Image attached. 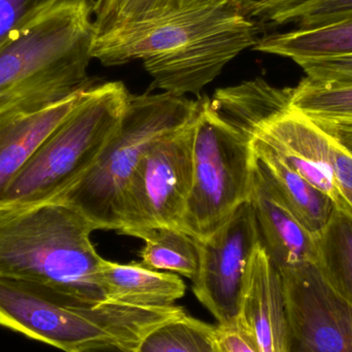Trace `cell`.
<instances>
[{
    "label": "cell",
    "instance_id": "6da1fadb",
    "mask_svg": "<svg viewBox=\"0 0 352 352\" xmlns=\"http://www.w3.org/2000/svg\"><path fill=\"white\" fill-rule=\"evenodd\" d=\"M266 28L223 0H201L95 37L93 59L104 66L142 61L150 91L177 96L201 91L234 58L254 49Z\"/></svg>",
    "mask_w": 352,
    "mask_h": 352
},
{
    "label": "cell",
    "instance_id": "7a4b0ae2",
    "mask_svg": "<svg viewBox=\"0 0 352 352\" xmlns=\"http://www.w3.org/2000/svg\"><path fill=\"white\" fill-rule=\"evenodd\" d=\"M93 10L94 0H55L10 33L0 45V111L61 100L94 84Z\"/></svg>",
    "mask_w": 352,
    "mask_h": 352
},
{
    "label": "cell",
    "instance_id": "3957f363",
    "mask_svg": "<svg viewBox=\"0 0 352 352\" xmlns=\"http://www.w3.org/2000/svg\"><path fill=\"white\" fill-rule=\"evenodd\" d=\"M96 230L63 203L0 209V276L107 301L100 279L105 260L91 240Z\"/></svg>",
    "mask_w": 352,
    "mask_h": 352
},
{
    "label": "cell",
    "instance_id": "277c9868",
    "mask_svg": "<svg viewBox=\"0 0 352 352\" xmlns=\"http://www.w3.org/2000/svg\"><path fill=\"white\" fill-rule=\"evenodd\" d=\"M184 314L176 305L87 301L47 285L0 276V326L66 352L100 344L134 349L155 327Z\"/></svg>",
    "mask_w": 352,
    "mask_h": 352
},
{
    "label": "cell",
    "instance_id": "5b68a950",
    "mask_svg": "<svg viewBox=\"0 0 352 352\" xmlns=\"http://www.w3.org/2000/svg\"><path fill=\"white\" fill-rule=\"evenodd\" d=\"M130 93L122 82L91 85L0 199V209L55 201L92 166L117 129Z\"/></svg>",
    "mask_w": 352,
    "mask_h": 352
},
{
    "label": "cell",
    "instance_id": "8992f818",
    "mask_svg": "<svg viewBox=\"0 0 352 352\" xmlns=\"http://www.w3.org/2000/svg\"><path fill=\"white\" fill-rule=\"evenodd\" d=\"M198 99L170 93L130 94L121 122L92 166L52 202L82 213L97 230H119L122 195L146 151L192 119Z\"/></svg>",
    "mask_w": 352,
    "mask_h": 352
},
{
    "label": "cell",
    "instance_id": "52a82bcc",
    "mask_svg": "<svg viewBox=\"0 0 352 352\" xmlns=\"http://www.w3.org/2000/svg\"><path fill=\"white\" fill-rule=\"evenodd\" d=\"M256 154L252 138L199 97L190 198L179 229L207 239L250 198Z\"/></svg>",
    "mask_w": 352,
    "mask_h": 352
},
{
    "label": "cell",
    "instance_id": "ba28073f",
    "mask_svg": "<svg viewBox=\"0 0 352 352\" xmlns=\"http://www.w3.org/2000/svg\"><path fill=\"white\" fill-rule=\"evenodd\" d=\"M196 113L142 157L122 195L120 233L146 228L179 229L192 186Z\"/></svg>",
    "mask_w": 352,
    "mask_h": 352
},
{
    "label": "cell",
    "instance_id": "9c48e42d",
    "mask_svg": "<svg viewBox=\"0 0 352 352\" xmlns=\"http://www.w3.org/2000/svg\"><path fill=\"white\" fill-rule=\"evenodd\" d=\"M285 308L287 352H352V306L314 263L279 270Z\"/></svg>",
    "mask_w": 352,
    "mask_h": 352
},
{
    "label": "cell",
    "instance_id": "30bf717a",
    "mask_svg": "<svg viewBox=\"0 0 352 352\" xmlns=\"http://www.w3.org/2000/svg\"><path fill=\"white\" fill-rule=\"evenodd\" d=\"M260 233L250 201L242 203L207 239L199 240L200 263L192 292L217 324L235 322L246 270Z\"/></svg>",
    "mask_w": 352,
    "mask_h": 352
},
{
    "label": "cell",
    "instance_id": "8fae6325",
    "mask_svg": "<svg viewBox=\"0 0 352 352\" xmlns=\"http://www.w3.org/2000/svg\"><path fill=\"white\" fill-rule=\"evenodd\" d=\"M245 133L270 144L292 169L352 215L337 186L330 138L311 120L289 107Z\"/></svg>",
    "mask_w": 352,
    "mask_h": 352
},
{
    "label": "cell",
    "instance_id": "7c38bea8",
    "mask_svg": "<svg viewBox=\"0 0 352 352\" xmlns=\"http://www.w3.org/2000/svg\"><path fill=\"white\" fill-rule=\"evenodd\" d=\"M88 88L61 100L26 101L0 111V199L43 142L76 109Z\"/></svg>",
    "mask_w": 352,
    "mask_h": 352
},
{
    "label": "cell",
    "instance_id": "4fadbf2b",
    "mask_svg": "<svg viewBox=\"0 0 352 352\" xmlns=\"http://www.w3.org/2000/svg\"><path fill=\"white\" fill-rule=\"evenodd\" d=\"M235 322L252 339L258 352H287L283 280L261 243L246 270Z\"/></svg>",
    "mask_w": 352,
    "mask_h": 352
},
{
    "label": "cell",
    "instance_id": "5bb4252c",
    "mask_svg": "<svg viewBox=\"0 0 352 352\" xmlns=\"http://www.w3.org/2000/svg\"><path fill=\"white\" fill-rule=\"evenodd\" d=\"M258 223L261 244L278 270L316 262V244L272 186L256 157L248 198Z\"/></svg>",
    "mask_w": 352,
    "mask_h": 352
},
{
    "label": "cell",
    "instance_id": "9a60e30c",
    "mask_svg": "<svg viewBox=\"0 0 352 352\" xmlns=\"http://www.w3.org/2000/svg\"><path fill=\"white\" fill-rule=\"evenodd\" d=\"M100 279L107 301L138 307L175 305L186 289L178 275L148 268L142 263L119 264L105 260Z\"/></svg>",
    "mask_w": 352,
    "mask_h": 352
},
{
    "label": "cell",
    "instance_id": "2e32d148",
    "mask_svg": "<svg viewBox=\"0 0 352 352\" xmlns=\"http://www.w3.org/2000/svg\"><path fill=\"white\" fill-rule=\"evenodd\" d=\"M258 164L296 219L316 235L328 223L335 208L330 197L314 188L292 169L274 148L261 138H252Z\"/></svg>",
    "mask_w": 352,
    "mask_h": 352
},
{
    "label": "cell",
    "instance_id": "e0dca14e",
    "mask_svg": "<svg viewBox=\"0 0 352 352\" xmlns=\"http://www.w3.org/2000/svg\"><path fill=\"white\" fill-rule=\"evenodd\" d=\"M252 50L287 58L295 63L352 55V12L322 26L265 33Z\"/></svg>",
    "mask_w": 352,
    "mask_h": 352
},
{
    "label": "cell",
    "instance_id": "ac0fdd59",
    "mask_svg": "<svg viewBox=\"0 0 352 352\" xmlns=\"http://www.w3.org/2000/svg\"><path fill=\"white\" fill-rule=\"evenodd\" d=\"M144 240L142 264L154 270L170 271L194 280L200 263L199 240L178 228H146L123 233Z\"/></svg>",
    "mask_w": 352,
    "mask_h": 352
},
{
    "label": "cell",
    "instance_id": "d6986e66",
    "mask_svg": "<svg viewBox=\"0 0 352 352\" xmlns=\"http://www.w3.org/2000/svg\"><path fill=\"white\" fill-rule=\"evenodd\" d=\"M314 238L318 270L352 306V215L335 206L328 223Z\"/></svg>",
    "mask_w": 352,
    "mask_h": 352
},
{
    "label": "cell",
    "instance_id": "ffe728a7",
    "mask_svg": "<svg viewBox=\"0 0 352 352\" xmlns=\"http://www.w3.org/2000/svg\"><path fill=\"white\" fill-rule=\"evenodd\" d=\"M217 324L188 314L165 320L146 333L135 352H215Z\"/></svg>",
    "mask_w": 352,
    "mask_h": 352
},
{
    "label": "cell",
    "instance_id": "44dd1931",
    "mask_svg": "<svg viewBox=\"0 0 352 352\" xmlns=\"http://www.w3.org/2000/svg\"><path fill=\"white\" fill-rule=\"evenodd\" d=\"M289 109L312 121L352 123V86H320L304 78L294 87Z\"/></svg>",
    "mask_w": 352,
    "mask_h": 352
},
{
    "label": "cell",
    "instance_id": "7402d4cb",
    "mask_svg": "<svg viewBox=\"0 0 352 352\" xmlns=\"http://www.w3.org/2000/svg\"><path fill=\"white\" fill-rule=\"evenodd\" d=\"M201 0H94L96 36L116 27L157 18Z\"/></svg>",
    "mask_w": 352,
    "mask_h": 352
},
{
    "label": "cell",
    "instance_id": "603a6c76",
    "mask_svg": "<svg viewBox=\"0 0 352 352\" xmlns=\"http://www.w3.org/2000/svg\"><path fill=\"white\" fill-rule=\"evenodd\" d=\"M352 12V0H285L269 26L294 24L296 28L322 26Z\"/></svg>",
    "mask_w": 352,
    "mask_h": 352
},
{
    "label": "cell",
    "instance_id": "cb8c5ba5",
    "mask_svg": "<svg viewBox=\"0 0 352 352\" xmlns=\"http://www.w3.org/2000/svg\"><path fill=\"white\" fill-rule=\"evenodd\" d=\"M306 80L326 87L352 86V55L297 62Z\"/></svg>",
    "mask_w": 352,
    "mask_h": 352
},
{
    "label": "cell",
    "instance_id": "d4e9b609",
    "mask_svg": "<svg viewBox=\"0 0 352 352\" xmlns=\"http://www.w3.org/2000/svg\"><path fill=\"white\" fill-rule=\"evenodd\" d=\"M55 0H0V45L29 16Z\"/></svg>",
    "mask_w": 352,
    "mask_h": 352
},
{
    "label": "cell",
    "instance_id": "484cf974",
    "mask_svg": "<svg viewBox=\"0 0 352 352\" xmlns=\"http://www.w3.org/2000/svg\"><path fill=\"white\" fill-rule=\"evenodd\" d=\"M330 151L337 186L352 213V157L331 138Z\"/></svg>",
    "mask_w": 352,
    "mask_h": 352
},
{
    "label": "cell",
    "instance_id": "4316f807",
    "mask_svg": "<svg viewBox=\"0 0 352 352\" xmlns=\"http://www.w3.org/2000/svg\"><path fill=\"white\" fill-rule=\"evenodd\" d=\"M217 337L228 352H258L252 339L236 322L217 324Z\"/></svg>",
    "mask_w": 352,
    "mask_h": 352
},
{
    "label": "cell",
    "instance_id": "83f0119b",
    "mask_svg": "<svg viewBox=\"0 0 352 352\" xmlns=\"http://www.w3.org/2000/svg\"><path fill=\"white\" fill-rule=\"evenodd\" d=\"M246 16L266 27L271 16L283 0H223Z\"/></svg>",
    "mask_w": 352,
    "mask_h": 352
},
{
    "label": "cell",
    "instance_id": "f1b7e54d",
    "mask_svg": "<svg viewBox=\"0 0 352 352\" xmlns=\"http://www.w3.org/2000/svg\"><path fill=\"white\" fill-rule=\"evenodd\" d=\"M312 121V120H311ZM333 142L352 157V123L346 122L312 121Z\"/></svg>",
    "mask_w": 352,
    "mask_h": 352
},
{
    "label": "cell",
    "instance_id": "f546056e",
    "mask_svg": "<svg viewBox=\"0 0 352 352\" xmlns=\"http://www.w3.org/2000/svg\"><path fill=\"white\" fill-rule=\"evenodd\" d=\"M72 352H135L133 349L119 344H100L82 347Z\"/></svg>",
    "mask_w": 352,
    "mask_h": 352
},
{
    "label": "cell",
    "instance_id": "4dcf8cb0",
    "mask_svg": "<svg viewBox=\"0 0 352 352\" xmlns=\"http://www.w3.org/2000/svg\"><path fill=\"white\" fill-rule=\"evenodd\" d=\"M215 352H228L227 349H225V347L223 346V345L219 343V341L217 340V349H215Z\"/></svg>",
    "mask_w": 352,
    "mask_h": 352
},
{
    "label": "cell",
    "instance_id": "1f68e13d",
    "mask_svg": "<svg viewBox=\"0 0 352 352\" xmlns=\"http://www.w3.org/2000/svg\"><path fill=\"white\" fill-rule=\"evenodd\" d=\"M285 1H283V2H281V3H280V4H279L278 8H276V10H275V12H277V10H278V8H280L281 4H283V2H285ZM275 12H274V14H275ZM273 14H272V16H273ZM272 16H271V18H272ZM270 20H271V19H270ZM270 20H269V21H270ZM268 23H269V22H268Z\"/></svg>",
    "mask_w": 352,
    "mask_h": 352
}]
</instances>
